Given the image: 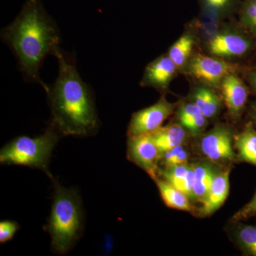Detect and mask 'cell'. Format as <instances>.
<instances>
[{
	"label": "cell",
	"mask_w": 256,
	"mask_h": 256,
	"mask_svg": "<svg viewBox=\"0 0 256 256\" xmlns=\"http://www.w3.org/2000/svg\"><path fill=\"white\" fill-rule=\"evenodd\" d=\"M127 154L130 161L146 172L152 180L158 176L161 152L150 133L129 137Z\"/></svg>",
	"instance_id": "7"
},
{
	"label": "cell",
	"mask_w": 256,
	"mask_h": 256,
	"mask_svg": "<svg viewBox=\"0 0 256 256\" xmlns=\"http://www.w3.org/2000/svg\"><path fill=\"white\" fill-rule=\"evenodd\" d=\"M254 216H256V190L252 200L233 216L232 220L236 223Z\"/></svg>",
	"instance_id": "23"
},
{
	"label": "cell",
	"mask_w": 256,
	"mask_h": 256,
	"mask_svg": "<svg viewBox=\"0 0 256 256\" xmlns=\"http://www.w3.org/2000/svg\"><path fill=\"white\" fill-rule=\"evenodd\" d=\"M190 153L184 146H180L161 154L160 164L163 166V169L188 163Z\"/></svg>",
	"instance_id": "21"
},
{
	"label": "cell",
	"mask_w": 256,
	"mask_h": 256,
	"mask_svg": "<svg viewBox=\"0 0 256 256\" xmlns=\"http://www.w3.org/2000/svg\"><path fill=\"white\" fill-rule=\"evenodd\" d=\"M202 112L193 102H184L180 106L178 110V118L180 124L196 116L202 114Z\"/></svg>",
	"instance_id": "24"
},
{
	"label": "cell",
	"mask_w": 256,
	"mask_h": 256,
	"mask_svg": "<svg viewBox=\"0 0 256 256\" xmlns=\"http://www.w3.org/2000/svg\"><path fill=\"white\" fill-rule=\"evenodd\" d=\"M20 228V226L16 222L12 220H3L0 223V242H4L12 240L15 234Z\"/></svg>",
	"instance_id": "25"
},
{
	"label": "cell",
	"mask_w": 256,
	"mask_h": 256,
	"mask_svg": "<svg viewBox=\"0 0 256 256\" xmlns=\"http://www.w3.org/2000/svg\"><path fill=\"white\" fill-rule=\"evenodd\" d=\"M252 48V41L240 34L224 32L214 36L208 42L212 55L222 57H238L246 54Z\"/></svg>",
	"instance_id": "9"
},
{
	"label": "cell",
	"mask_w": 256,
	"mask_h": 256,
	"mask_svg": "<svg viewBox=\"0 0 256 256\" xmlns=\"http://www.w3.org/2000/svg\"><path fill=\"white\" fill-rule=\"evenodd\" d=\"M158 176L184 193L193 202L194 172L193 164L186 163L159 169Z\"/></svg>",
	"instance_id": "13"
},
{
	"label": "cell",
	"mask_w": 256,
	"mask_h": 256,
	"mask_svg": "<svg viewBox=\"0 0 256 256\" xmlns=\"http://www.w3.org/2000/svg\"><path fill=\"white\" fill-rule=\"evenodd\" d=\"M188 70L196 78L217 87L220 85L226 76L234 72V67L232 64L220 58L200 54L192 57L188 63Z\"/></svg>",
	"instance_id": "8"
},
{
	"label": "cell",
	"mask_w": 256,
	"mask_h": 256,
	"mask_svg": "<svg viewBox=\"0 0 256 256\" xmlns=\"http://www.w3.org/2000/svg\"><path fill=\"white\" fill-rule=\"evenodd\" d=\"M60 132L52 122L45 132L36 138L20 136L0 151L2 164L23 165L42 170L52 180L48 164L52 151L60 140Z\"/></svg>",
	"instance_id": "4"
},
{
	"label": "cell",
	"mask_w": 256,
	"mask_h": 256,
	"mask_svg": "<svg viewBox=\"0 0 256 256\" xmlns=\"http://www.w3.org/2000/svg\"><path fill=\"white\" fill-rule=\"evenodd\" d=\"M58 75L46 92L52 110V124L63 136L86 137L99 128L94 96L80 78L74 55L60 50L55 55Z\"/></svg>",
	"instance_id": "1"
},
{
	"label": "cell",
	"mask_w": 256,
	"mask_h": 256,
	"mask_svg": "<svg viewBox=\"0 0 256 256\" xmlns=\"http://www.w3.org/2000/svg\"><path fill=\"white\" fill-rule=\"evenodd\" d=\"M234 134L230 128L216 124L202 138L200 151L202 154L220 166H228L238 159L234 144Z\"/></svg>",
	"instance_id": "5"
},
{
	"label": "cell",
	"mask_w": 256,
	"mask_h": 256,
	"mask_svg": "<svg viewBox=\"0 0 256 256\" xmlns=\"http://www.w3.org/2000/svg\"><path fill=\"white\" fill-rule=\"evenodd\" d=\"M238 224L234 233L236 242L244 254L250 256H256V224L248 225Z\"/></svg>",
	"instance_id": "19"
},
{
	"label": "cell",
	"mask_w": 256,
	"mask_h": 256,
	"mask_svg": "<svg viewBox=\"0 0 256 256\" xmlns=\"http://www.w3.org/2000/svg\"><path fill=\"white\" fill-rule=\"evenodd\" d=\"M194 172L193 202L202 204L206 198L220 166L210 160L192 163Z\"/></svg>",
	"instance_id": "14"
},
{
	"label": "cell",
	"mask_w": 256,
	"mask_h": 256,
	"mask_svg": "<svg viewBox=\"0 0 256 256\" xmlns=\"http://www.w3.org/2000/svg\"><path fill=\"white\" fill-rule=\"evenodd\" d=\"M204 2L212 9L220 11L228 8L232 0H204Z\"/></svg>",
	"instance_id": "26"
},
{
	"label": "cell",
	"mask_w": 256,
	"mask_h": 256,
	"mask_svg": "<svg viewBox=\"0 0 256 256\" xmlns=\"http://www.w3.org/2000/svg\"><path fill=\"white\" fill-rule=\"evenodd\" d=\"M153 180L156 182L162 198L166 206L184 212H191L194 210L191 204V200L182 192L166 182L160 176H156Z\"/></svg>",
	"instance_id": "17"
},
{
	"label": "cell",
	"mask_w": 256,
	"mask_h": 256,
	"mask_svg": "<svg viewBox=\"0 0 256 256\" xmlns=\"http://www.w3.org/2000/svg\"><path fill=\"white\" fill-rule=\"evenodd\" d=\"M230 168L223 166L220 168L208 194L202 206L197 210V214L201 217H207L215 213L226 200L230 188Z\"/></svg>",
	"instance_id": "10"
},
{
	"label": "cell",
	"mask_w": 256,
	"mask_h": 256,
	"mask_svg": "<svg viewBox=\"0 0 256 256\" xmlns=\"http://www.w3.org/2000/svg\"><path fill=\"white\" fill-rule=\"evenodd\" d=\"M242 24L256 36V0H247L240 14Z\"/></svg>",
	"instance_id": "22"
},
{
	"label": "cell",
	"mask_w": 256,
	"mask_h": 256,
	"mask_svg": "<svg viewBox=\"0 0 256 256\" xmlns=\"http://www.w3.org/2000/svg\"><path fill=\"white\" fill-rule=\"evenodd\" d=\"M114 237L110 234H107L104 238L102 242V252L105 255H109L114 248Z\"/></svg>",
	"instance_id": "27"
},
{
	"label": "cell",
	"mask_w": 256,
	"mask_h": 256,
	"mask_svg": "<svg viewBox=\"0 0 256 256\" xmlns=\"http://www.w3.org/2000/svg\"><path fill=\"white\" fill-rule=\"evenodd\" d=\"M192 102L207 119L216 117L222 107V101L218 96L206 86H200L195 89L192 95Z\"/></svg>",
	"instance_id": "18"
},
{
	"label": "cell",
	"mask_w": 256,
	"mask_h": 256,
	"mask_svg": "<svg viewBox=\"0 0 256 256\" xmlns=\"http://www.w3.org/2000/svg\"><path fill=\"white\" fill-rule=\"evenodd\" d=\"M194 43V41L192 35L185 34L170 48L168 56L178 68L182 67L188 62L193 50Z\"/></svg>",
	"instance_id": "20"
},
{
	"label": "cell",
	"mask_w": 256,
	"mask_h": 256,
	"mask_svg": "<svg viewBox=\"0 0 256 256\" xmlns=\"http://www.w3.org/2000/svg\"><path fill=\"white\" fill-rule=\"evenodd\" d=\"M3 41L12 50L24 77L38 82L47 92L40 72L48 55L60 50V31L37 0H28L12 23L1 32Z\"/></svg>",
	"instance_id": "2"
},
{
	"label": "cell",
	"mask_w": 256,
	"mask_h": 256,
	"mask_svg": "<svg viewBox=\"0 0 256 256\" xmlns=\"http://www.w3.org/2000/svg\"><path fill=\"white\" fill-rule=\"evenodd\" d=\"M234 148L240 161L256 166V128L252 122L242 132L234 134Z\"/></svg>",
	"instance_id": "16"
},
{
	"label": "cell",
	"mask_w": 256,
	"mask_h": 256,
	"mask_svg": "<svg viewBox=\"0 0 256 256\" xmlns=\"http://www.w3.org/2000/svg\"><path fill=\"white\" fill-rule=\"evenodd\" d=\"M176 64L169 56H162L148 66L144 72L142 85L164 89L168 86L176 72Z\"/></svg>",
	"instance_id": "12"
},
{
	"label": "cell",
	"mask_w": 256,
	"mask_h": 256,
	"mask_svg": "<svg viewBox=\"0 0 256 256\" xmlns=\"http://www.w3.org/2000/svg\"><path fill=\"white\" fill-rule=\"evenodd\" d=\"M52 212L46 229L52 239V248L66 254L73 247L82 232V202L77 192L55 182Z\"/></svg>",
	"instance_id": "3"
},
{
	"label": "cell",
	"mask_w": 256,
	"mask_h": 256,
	"mask_svg": "<svg viewBox=\"0 0 256 256\" xmlns=\"http://www.w3.org/2000/svg\"><path fill=\"white\" fill-rule=\"evenodd\" d=\"M249 80H250V84L255 89L256 92V70H254L252 74L249 76Z\"/></svg>",
	"instance_id": "29"
},
{
	"label": "cell",
	"mask_w": 256,
	"mask_h": 256,
	"mask_svg": "<svg viewBox=\"0 0 256 256\" xmlns=\"http://www.w3.org/2000/svg\"><path fill=\"white\" fill-rule=\"evenodd\" d=\"M220 86L229 114L234 118H238L246 105L248 96L246 86L234 72L226 76Z\"/></svg>",
	"instance_id": "11"
},
{
	"label": "cell",
	"mask_w": 256,
	"mask_h": 256,
	"mask_svg": "<svg viewBox=\"0 0 256 256\" xmlns=\"http://www.w3.org/2000/svg\"><path fill=\"white\" fill-rule=\"evenodd\" d=\"M250 116L252 118V124H254L256 128V102H254L250 106Z\"/></svg>",
	"instance_id": "28"
},
{
	"label": "cell",
	"mask_w": 256,
	"mask_h": 256,
	"mask_svg": "<svg viewBox=\"0 0 256 256\" xmlns=\"http://www.w3.org/2000/svg\"><path fill=\"white\" fill-rule=\"evenodd\" d=\"M150 134L161 154L176 146H184L188 140V130L180 124L161 126Z\"/></svg>",
	"instance_id": "15"
},
{
	"label": "cell",
	"mask_w": 256,
	"mask_h": 256,
	"mask_svg": "<svg viewBox=\"0 0 256 256\" xmlns=\"http://www.w3.org/2000/svg\"><path fill=\"white\" fill-rule=\"evenodd\" d=\"M174 110V105L162 97L154 105L134 112L128 126V137L154 132L162 126Z\"/></svg>",
	"instance_id": "6"
}]
</instances>
